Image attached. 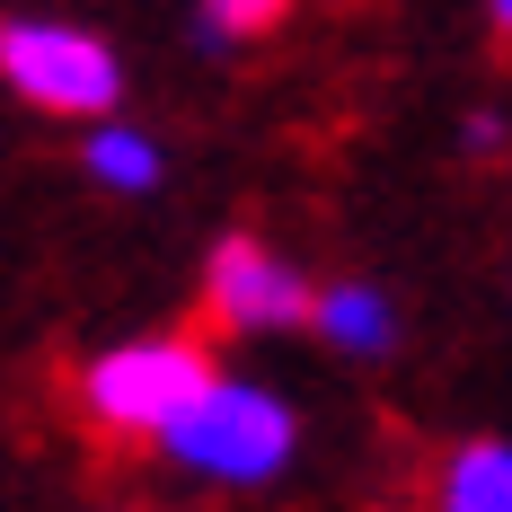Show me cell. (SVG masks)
<instances>
[{
  "mask_svg": "<svg viewBox=\"0 0 512 512\" xmlns=\"http://www.w3.org/2000/svg\"><path fill=\"white\" fill-rule=\"evenodd\" d=\"M486 18H495V36H512V0H486Z\"/></svg>",
  "mask_w": 512,
  "mask_h": 512,
  "instance_id": "10",
  "label": "cell"
},
{
  "mask_svg": "<svg viewBox=\"0 0 512 512\" xmlns=\"http://www.w3.org/2000/svg\"><path fill=\"white\" fill-rule=\"evenodd\" d=\"M151 442L168 451V468H186L195 486L248 495V486H274L283 468L301 460V415H292V398H274L265 380H239V371L212 362V380L159 424Z\"/></svg>",
  "mask_w": 512,
  "mask_h": 512,
  "instance_id": "1",
  "label": "cell"
},
{
  "mask_svg": "<svg viewBox=\"0 0 512 512\" xmlns=\"http://www.w3.org/2000/svg\"><path fill=\"white\" fill-rule=\"evenodd\" d=\"M80 168H89V186H106V195H159L168 186L159 133L124 124V115H89L80 124Z\"/></svg>",
  "mask_w": 512,
  "mask_h": 512,
  "instance_id": "6",
  "label": "cell"
},
{
  "mask_svg": "<svg viewBox=\"0 0 512 512\" xmlns=\"http://www.w3.org/2000/svg\"><path fill=\"white\" fill-rule=\"evenodd\" d=\"M460 142H468V151H495V142H504V124H495V115H468Z\"/></svg>",
  "mask_w": 512,
  "mask_h": 512,
  "instance_id": "9",
  "label": "cell"
},
{
  "mask_svg": "<svg viewBox=\"0 0 512 512\" xmlns=\"http://www.w3.org/2000/svg\"><path fill=\"white\" fill-rule=\"evenodd\" d=\"M204 380H212V354L195 336H124V345L80 362V407L98 415L106 433H142L151 442Z\"/></svg>",
  "mask_w": 512,
  "mask_h": 512,
  "instance_id": "3",
  "label": "cell"
},
{
  "mask_svg": "<svg viewBox=\"0 0 512 512\" xmlns=\"http://www.w3.org/2000/svg\"><path fill=\"white\" fill-rule=\"evenodd\" d=\"M309 336L345 362H389L398 354V301L380 283H362V274L354 283H318L309 292Z\"/></svg>",
  "mask_w": 512,
  "mask_h": 512,
  "instance_id": "5",
  "label": "cell"
},
{
  "mask_svg": "<svg viewBox=\"0 0 512 512\" xmlns=\"http://www.w3.org/2000/svg\"><path fill=\"white\" fill-rule=\"evenodd\" d=\"M0 89H18V98L36 106V115H71V124H89V115H115L124 98V62L106 36L89 27H71V18H0Z\"/></svg>",
  "mask_w": 512,
  "mask_h": 512,
  "instance_id": "2",
  "label": "cell"
},
{
  "mask_svg": "<svg viewBox=\"0 0 512 512\" xmlns=\"http://www.w3.org/2000/svg\"><path fill=\"white\" fill-rule=\"evenodd\" d=\"M292 0H195V53H230L248 36H274Z\"/></svg>",
  "mask_w": 512,
  "mask_h": 512,
  "instance_id": "8",
  "label": "cell"
},
{
  "mask_svg": "<svg viewBox=\"0 0 512 512\" xmlns=\"http://www.w3.org/2000/svg\"><path fill=\"white\" fill-rule=\"evenodd\" d=\"M433 512H512V442L504 433H477V442H460L442 460Z\"/></svg>",
  "mask_w": 512,
  "mask_h": 512,
  "instance_id": "7",
  "label": "cell"
},
{
  "mask_svg": "<svg viewBox=\"0 0 512 512\" xmlns=\"http://www.w3.org/2000/svg\"><path fill=\"white\" fill-rule=\"evenodd\" d=\"M309 283L283 248H265L248 230H230L221 248L204 256V309L230 327V336H283V327H309Z\"/></svg>",
  "mask_w": 512,
  "mask_h": 512,
  "instance_id": "4",
  "label": "cell"
}]
</instances>
